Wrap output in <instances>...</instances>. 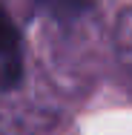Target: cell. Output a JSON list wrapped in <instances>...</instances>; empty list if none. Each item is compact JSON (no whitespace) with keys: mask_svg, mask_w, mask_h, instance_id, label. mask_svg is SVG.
<instances>
[{"mask_svg":"<svg viewBox=\"0 0 132 135\" xmlns=\"http://www.w3.org/2000/svg\"><path fill=\"white\" fill-rule=\"evenodd\" d=\"M23 78V49L12 17L0 9V89H14Z\"/></svg>","mask_w":132,"mask_h":135,"instance_id":"cell-1","label":"cell"}]
</instances>
